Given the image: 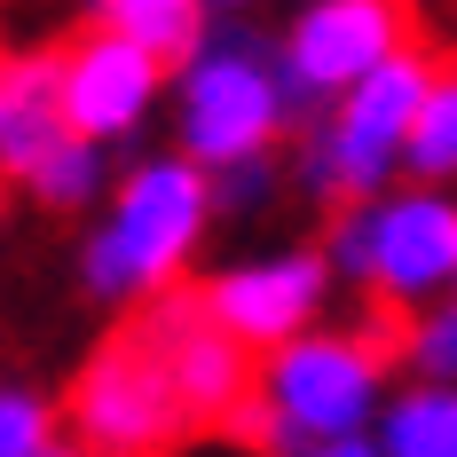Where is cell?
<instances>
[{
  "instance_id": "1",
  "label": "cell",
  "mask_w": 457,
  "mask_h": 457,
  "mask_svg": "<svg viewBox=\"0 0 457 457\" xmlns=\"http://www.w3.org/2000/svg\"><path fill=\"white\" fill-rule=\"evenodd\" d=\"M403 355V331L370 323V331H300L292 347L261 355V386L228 434L261 442L269 457H300L316 442L370 434V418L386 411V363Z\"/></svg>"
},
{
  "instance_id": "2",
  "label": "cell",
  "mask_w": 457,
  "mask_h": 457,
  "mask_svg": "<svg viewBox=\"0 0 457 457\" xmlns=\"http://www.w3.org/2000/svg\"><path fill=\"white\" fill-rule=\"evenodd\" d=\"M205 213H213V174L205 166H182V158H150L135 182L119 189L111 221L87 237V292L95 300H158L174 292L182 261L205 237Z\"/></svg>"
},
{
  "instance_id": "3",
  "label": "cell",
  "mask_w": 457,
  "mask_h": 457,
  "mask_svg": "<svg viewBox=\"0 0 457 457\" xmlns=\"http://www.w3.org/2000/svg\"><path fill=\"white\" fill-rule=\"evenodd\" d=\"M426 95H434V63L426 55H395V63H378L363 87H347V103L308 127V150H300V182L316 189V197H378L386 174L411 158V127L418 111H426Z\"/></svg>"
},
{
  "instance_id": "4",
  "label": "cell",
  "mask_w": 457,
  "mask_h": 457,
  "mask_svg": "<svg viewBox=\"0 0 457 457\" xmlns=\"http://www.w3.org/2000/svg\"><path fill=\"white\" fill-rule=\"evenodd\" d=\"M284 47L253 40V32H205V47L182 63V142L189 166H228L269 150V135L284 127Z\"/></svg>"
},
{
  "instance_id": "5",
  "label": "cell",
  "mask_w": 457,
  "mask_h": 457,
  "mask_svg": "<svg viewBox=\"0 0 457 457\" xmlns=\"http://www.w3.org/2000/svg\"><path fill=\"white\" fill-rule=\"evenodd\" d=\"M71 442L95 457H166L189 434V411L174 395V378L158 363V347L142 339V323L111 331L87 355V370L71 378Z\"/></svg>"
},
{
  "instance_id": "6",
  "label": "cell",
  "mask_w": 457,
  "mask_h": 457,
  "mask_svg": "<svg viewBox=\"0 0 457 457\" xmlns=\"http://www.w3.org/2000/svg\"><path fill=\"white\" fill-rule=\"evenodd\" d=\"M135 323H142V339L158 347V363L174 378L189 426H237L245 418L253 386H261V363H253L245 339H228L221 323L205 316V292H158V300H142Z\"/></svg>"
},
{
  "instance_id": "7",
  "label": "cell",
  "mask_w": 457,
  "mask_h": 457,
  "mask_svg": "<svg viewBox=\"0 0 457 457\" xmlns=\"http://www.w3.org/2000/svg\"><path fill=\"white\" fill-rule=\"evenodd\" d=\"M323 292H331V261L323 253H269V261H245V269L213 276L205 284V316L221 323L228 339H245L253 355H276L300 331H316Z\"/></svg>"
},
{
  "instance_id": "8",
  "label": "cell",
  "mask_w": 457,
  "mask_h": 457,
  "mask_svg": "<svg viewBox=\"0 0 457 457\" xmlns=\"http://www.w3.org/2000/svg\"><path fill=\"white\" fill-rule=\"evenodd\" d=\"M442 292H457V197H442V189L378 197L370 300L395 316H418V308H442Z\"/></svg>"
},
{
  "instance_id": "9",
  "label": "cell",
  "mask_w": 457,
  "mask_h": 457,
  "mask_svg": "<svg viewBox=\"0 0 457 457\" xmlns=\"http://www.w3.org/2000/svg\"><path fill=\"white\" fill-rule=\"evenodd\" d=\"M403 47H411V0H316V8L292 24L284 55H292L323 95H339V87H363L370 71L395 63Z\"/></svg>"
},
{
  "instance_id": "10",
  "label": "cell",
  "mask_w": 457,
  "mask_h": 457,
  "mask_svg": "<svg viewBox=\"0 0 457 457\" xmlns=\"http://www.w3.org/2000/svg\"><path fill=\"white\" fill-rule=\"evenodd\" d=\"M150 95H158V55H142L135 40L103 32L63 55V111H71V135L87 142H119L150 119Z\"/></svg>"
},
{
  "instance_id": "11",
  "label": "cell",
  "mask_w": 457,
  "mask_h": 457,
  "mask_svg": "<svg viewBox=\"0 0 457 457\" xmlns=\"http://www.w3.org/2000/svg\"><path fill=\"white\" fill-rule=\"evenodd\" d=\"M71 142V111H63V55H16L0 63V174L40 166L47 150Z\"/></svg>"
},
{
  "instance_id": "12",
  "label": "cell",
  "mask_w": 457,
  "mask_h": 457,
  "mask_svg": "<svg viewBox=\"0 0 457 457\" xmlns=\"http://www.w3.org/2000/svg\"><path fill=\"white\" fill-rule=\"evenodd\" d=\"M370 442H378V457H457V386L418 378L403 395H386Z\"/></svg>"
},
{
  "instance_id": "13",
  "label": "cell",
  "mask_w": 457,
  "mask_h": 457,
  "mask_svg": "<svg viewBox=\"0 0 457 457\" xmlns=\"http://www.w3.org/2000/svg\"><path fill=\"white\" fill-rule=\"evenodd\" d=\"M95 16L158 63H189L205 47V0H95Z\"/></svg>"
},
{
  "instance_id": "14",
  "label": "cell",
  "mask_w": 457,
  "mask_h": 457,
  "mask_svg": "<svg viewBox=\"0 0 457 457\" xmlns=\"http://www.w3.org/2000/svg\"><path fill=\"white\" fill-rule=\"evenodd\" d=\"M403 166L434 189L457 174V63L434 71V95H426V111H418V127H411V158Z\"/></svg>"
},
{
  "instance_id": "15",
  "label": "cell",
  "mask_w": 457,
  "mask_h": 457,
  "mask_svg": "<svg viewBox=\"0 0 457 457\" xmlns=\"http://www.w3.org/2000/svg\"><path fill=\"white\" fill-rule=\"evenodd\" d=\"M95 189H103V142H87V135H71L63 150H47L40 166H32V197L55 205V213L95 205Z\"/></svg>"
},
{
  "instance_id": "16",
  "label": "cell",
  "mask_w": 457,
  "mask_h": 457,
  "mask_svg": "<svg viewBox=\"0 0 457 457\" xmlns=\"http://www.w3.org/2000/svg\"><path fill=\"white\" fill-rule=\"evenodd\" d=\"M403 363H411L418 378H434V386H457V300L418 308V316L403 323Z\"/></svg>"
},
{
  "instance_id": "17",
  "label": "cell",
  "mask_w": 457,
  "mask_h": 457,
  "mask_svg": "<svg viewBox=\"0 0 457 457\" xmlns=\"http://www.w3.org/2000/svg\"><path fill=\"white\" fill-rule=\"evenodd\" d=\"M323 261H331V276H347V284H363V292H370V269H378V197L347 205V213L331 221Z\"/></svg>"
},
{
  "instance_id": "18",
  "label": "cell",
  "mask_w": 457,
  "mask_h": 457,
  "mask_svg": "<svg viewBox=\"0 0 457 457\" xmlns=\"http://www.w3.org/2000/svg\"><path fill=\"white\" fill-rule=\"evenodd\" d=\"M55 450V411L32 386H0V457H47Z\"/></svg>"
},
{
  "instance_id": "19",
  "label": "cell",
  "mask_w": 457,
  "mask_h": 457,
  "mask_svg": "<svg viewBox=\"0 0 457 457\" xmlns=\"http://www.w3.org/2000/svg\"><path fill=\"white\" fill-rule=\"evenodd\" d=\"M269 189H276L269 150H253V158H228V166H213V205H228V213H245V205H269Z\"/></svg>"
},
{
  "instance_id": "20",
  "label": "cell",
  "mask_w": 457,
  "mask_h": 457,
  "mask_svg": "<svg viewBox=\"0 0 457 457\" xmlns=\"http://www.w3.org/2000/svg\"><path fill=\"white\" fill-rule=\"evenodd\" d=\"M300 457H378V442L370 434H347V442H316V450H300Z\"/></svg>"
},
{
  "instance_id": "21",
  "label": "cell",
  "mask_w": 457,
  "mask_h": 457,
  "mask_svg": "<svg viewBox=\"0 0 457 457\" xmlns=\"http://www.w3.org/2000/svg\"><path fill=\"white\" fill-rule=\"evenodd\" d=\"M47 457H95V450H79V442H55V450H47Z\"/></svg>"
},
{
  "instance_id": "22",
  "label": "cell",
  "mask_w": 457,
  "mask_h": 457,
  "mask_svg": "<svg viewBox=\"0 0 457 457\" xmlns=\"http://www.w3.org/2000/svg\"><path fill=\"white\" fill-rule=\"evenodd\" d=\"M0 213H8V189H0Z\"/></svg>"
},
{
  "instance_id": "23",
  "label": "cell",
  "mask_w": 457,
  "mask_h": 457,
  "mask_svg": "<svg viewBox=\"0 0 457 457\" xmlns=\"http://www.w3.org/2000/svg\"><path fill=\"white\" fill-rule=\"evenodd\" d=\"M221 8H237V0H221Z\"/></svg>"
},
{
  "instance_id": "24",
  "label": "cell",
  "mask_w": 457,
  "mask_h": 457,
  "mask_svg": "<svg viewBox=\"0 0 457 457\" xmlns=\"http://www.w3.org/2000/svg\"><path fill=\"white\" fill-rule=\"evenodd\" d=\"M450 300H457V292H450Z\"/></svg>"
}]
</instances>
